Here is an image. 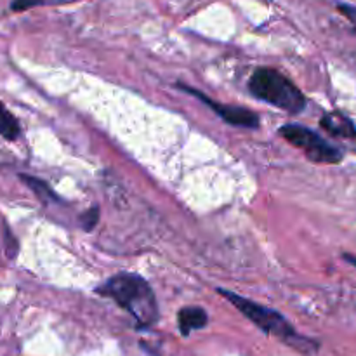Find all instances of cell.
<instances>
[{
  "label": "cell",
  "instance_id": "52a82bcc",
  "mask_svg": "<svg viewBox=\"0 0 356 356\" xmlns=\"http://www.w3.org/2000/svg\"><path fill=\"white\" fill-rule=\"evenodd\" d=\"M177 322H179V330L183 336H188L191 330L204 329L209 322L207 313L202 308L191 306V308H183L177 315Z\"/></svg>",
  "mask_w": 356,
  "mask_h": 356
},
{
  "label": "cell",
  "instance_id": "7a4b0ae2",
  "mask_svg": "<svg viewBox=\"0 0 356 356\" xmlns=\"http://www.w3.org/2000/svg\"><path fill=\"white\" fill-rule=\"evenodd\" d=\"M249 89L257 99L266 101L289 113L305 110L306 97L287 76L273 68H261L250 76Z\"/></svg>",
  "mask_w": 356,
  "mask_h": 356
},
{
  "label": "cell",
  "instance_id": "30bf717a",
  "mask_svg": "<svg viewBox=\"0 0 356 356\" xmlns=\"http://www.w3.org/2000/svg\"><path fill=\"white\" fill-rule=\"evenodd\" d=\"M97 216H99V209H97V207L89 209V211H87L86 214L82 216L83 228H86L87 232H90V229H92L94 226H96V222H97Z\"/></svg>",
  "mask_w": 356,
  "mask_h": 356
},
{
  "label": "cell",
  "instance_id": "277c9868",
  "mask_svg": "<svg viewBox=\"0 0 356 356\" xmlns=\"http://www.w3.org/2000/svg\"><path fill=\"white\" fill-rule=\"evenodd\" d=\"M280 134L285 141L301 148L312 162L339 163L343 160V153L339 152V148L327 143L316 132L301 127V125H284L280 129Z\"/></svg>",
  "mask_w": 356,
  "mask_h": 356
},
{
  "label": "cell",
  "instance_id": "8992f818",
  "mask_svg": "<svg viewBox=\"0 0 356 356\" xmlns=\"http://www.w3.org/2000/svg\"><path fill=\"white\" fill-rule=\"evenodd\" d=\"M322 127L325 129L329 134L337 136V138H346V139H356V127L353 122L348 117H344L343 113H327L323 115L322 120H320Z\"/></svg>",
  "mask_w": 356,
  "mask_h": 356
},
{
  "label": "cell",
  "instance_id": "5b68a950",
  "mask_svg": "<svg viewBox=\"0 0 356 356\" xmlns=\"http://www.w3.org/2000/svg\"><path fill=\"white\" fill-rule=\"evenodd\" d=\"M179 87L183 90H186V92L193 94L195 97H198V99H200L202 103L207 104V106H211V110L216 111V113H218L222 120L228 122V124L236 125V127H247V129L259 127V117H257L254 111L245 110V108L242 106H228V104L216 103V101H212L211 97L202 94L200 90L191 89V87H186V86H179Z\"/></svg>",
  "mask_w": 356,
  "mask_h": 356
},
{
  "label": "cell",
  "instance_id": "3957f363",
  "mask_svg": "<svg viewBox=\"0 0 356 356\" xmlns=\"http://www.w3.org/2000/svg\"><path fill=\"white\" fill-rule=\"evenodd\" d=\"M218 292L221 296H225V298L228 299L242 315H245L250 322L256 323L263 332L273 334V336L280 337V339L287 341V343L291 344H294L296 341H299V343H309V341L299 337L298 334H296V330L292 329L291 323H289L280 313L275 312V309L256 305V302L250 301V299L242 298V296L226 291V289H218Z\"/></svg>",
  "mask_w": 356,
  "mask_h": 356
},
{
  "label": "cell",
  "instance_id": "7c38bea8",
  "mask_svg": "<svg viewBox=\"0 0 356 356\" xmlns=\"http://www.w3.org/2000/svg\"><path fill=\"white\" fill-rule=\"evenodd\" d=\"M66 2H68V0H66Z\"/></svg>",
  "mask_w": 356,
  "mask_h": 356
},
{
  "label": "cell",
  "instance_id": "ba28073f",
  "mask_svg": "<svg viewBox=\"0 0 356 356\" xmlns=\"http://www.w3.org/2000/svg\"><path fill=\"white\" fill-rule=\"evenodd\" d=\"M19 132L21 129L16 117H14V115L3 106L2 101H0V136H3V138L9 139V141H14V139H17Z\"/></svg>",
  "mask_w": 356,
  "mask_h": 356
},
{
  "label": "cell",
  "instance_id": "8fae6325",
  "mask_svg": "<svg viewBox=\"0 0 356 356\" xmlns=\"http://www.w3.org/2000/svg\"><path fill=\"white\" fill-rule=\"evenodd\" d=\"M337 9L341 10V13L344 14V16L350 17L351 21H356V7H351V6H344V3H339L337 6Z\"/></svg>",
  "mask_w": 356,
  "mask_h": 356
},
{
  "label": "cell",
  "instance_id": "6da1fadb",
  "mask_svg": "<svg viewBox=\"0 0 356 356\" xmlns=\"http://www.w3.org/2000/svg\"><path fill=\"white\" fill-rule=\"evenodd\" d=\"M97 294L110 298L131 313L139 327H149L159 318L155 294L145 278L134 273H120L96 289Z\"/></svg>",
  "mask_w": 356,
  "mask_h": 356
},
{
  "label": "cell",
  "instance_id": "9c48e42d",
  "mask_svg": "<svg viewBox=\"0 0 356 356\" xmlns=\"http://www.w3.org/2000/svg\"><path fill=\"white\" fill-rule=\"evenodd\" d=\"M21 179H23V183H26L28 186L35 191V195H37L38 198H42V200H59V198L56 197L54 191H52L44 181L38 179V177H31V176H26V174H21Z\"/></svg>",
  "mask_w": 356,
  "mask_h": 356
}]
</instances>
